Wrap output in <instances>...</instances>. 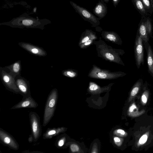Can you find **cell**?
Masks as SVG:
<instances>
[{
  "label": "cell",
  "mask_w": 153,
  "mask_h": 153,
  "mask_svg": "<svg viewBox=\"0 0 153 153\" xmlns=\"http://www.w3.org/2000/svg\"><path fill=\"white\" fill-rule=\"evenodd\" d=\"M4 68L7 72L15 77L17 75H21V61H16L9 65L5 66Z\"/></svg>",
  "instance_id": "obj_17"
},
{
  "label": "cell",
  "mask_w": 153,
  "mask_h": 153,
  "mask_svg": "<svg viewBox=\"0 0 153 153\" xmlns=\"http://www.w3.org/2000/svg\"><path fill=\"white\" fill-rule=\"evenodd\" d=\"M101 36L106 40L121 45L122 41L119 35L113 31L103 30L101 32Z\"/></svg>",
  "instance_id": "obj_15"
},
{
  "label": "cell",
  "mask_w": 153,
  "mask_h": 153,
  "mask_svg": "<svg viewBox=\"0 0 153 153\" xmlns=\"http://www.w3.org/2000/svg\"><path fill=\"white\" fill-rule=\"evenodd\" d=\"M16 85L20 92V94L23 97L28 96L31 95L29 82L21 75H17L15 77Z\"/></svg>",
  "instance_id": "obj_11"
},
{
  "label": "cell",
  "mask_w": 153,
  "mask_h": 153,
  "mask_svg": "<svg viewBox=\"0 0 153 153\" xmlns=\"http://www.w3.org/2000/svg\"><path fill=\"white\" fill-rule=\"evenodd\" d=\"M114 6L116 7L118 5L120 0H112Z\"/></svg>",
  "instance_id": "obj_30"
},
{
  "label": "cell",
  "mask_w": 153,
  "mask_h": 153,
  "mask_svg": "<svg viewBox=\"0 0 153 153\" xmlns=\"http://www.w3.org/2000/svg\"><path fill=\"white\" fill-rule=\"evenodd\" d=\"M141 99L143 102L144 103L146 102L147 101V99L146 95L145 94H143L142 95Z\"/></svg>",
  "instance_id": "obj_31"
},
{
  "label": "cell",
  "mask_w": 153,
  "mask_h": 153,
  "mask_svg": "<svg viewBox=\"0 0 153 153\" xmlns=\"http://www.w3.org/2000/svg\"><path fill=\"white\" fill-rule=\"evenodd\" d=\"M144 47L143 41L137 32L134 42V53L136 64L138 69L141 65L144 64Z\"/></svg>",
  "instance_id": "obj_7"
},
{
  "label": "cell",
  "mask_w": 153,
  "mask_h": 153,
  "mask_svg": "<svg viewBox=\"0 0 153 153\" xmlns=\"http://www.w3.org/2000/svg\"><path fill=\"white\" fill-rule=\"evenodd\" d=\"M58 98L57 90L54 88L49 94L45 104L43 121L44 127L48 124L54 115Z\"/></svg>",
  "instance_id": "obj_3"
},
{
  "label": "cell",
  "mask_w": 153,
  "mask_h": 153,
  "mask_svg": "<svg viewBox=\"0 0 153 153\" xmlns=\"http://www.w3.org/2000/svg\"><path fill=\"white\" fill-rule=\"evenodd\" d=\"M0 75L1 81L6 88L16 94H20L16 85L15 77L7 72L4 68L0 67Z\"/></svg>",
  "instance_id": "obj_6"
},
{
  "label": "cell",
  "mask_w": 153,
  "mask_h": 153,
  "mask_svg": "<svg viewBox=\"0 0 153 153\" xmlns=\"http://www.w3.org/2000/svg\"><path fill=\"white\" fill-rule=\"evenodd\" d=\"M152 24L149 19H146L140 24L138 33L143 42H149V38L152 35Z\"/></svg>",
  "instance_id": "obj_10"
},
{
  "label": "cell",
  "mask_w": 153,
  "mask_h": 153,
  "mask_svg": "<svg viewBox=\"0 0 153 153\" xmlns=\"http://www.w3.org/2000/svg\"><path fill=\"white\" fill-rule=\"evenodd\" d=\"M147 139V136L146 134L143 135L139 140V143L141 144H143L146 141Z\"/></svg>",
  "instance_id": "obj_27"
},
{
  "label": "cell",
  "mask_w": 153,
  "mask_h": 153,
  "mask_svg": "<svg viewBox=\"0 0 153 153\" xmlns=\"http://www.w3.org/2000/svg\"><path fill=\"white\" fill-rule=\"evenodd\" d=\"M66 141V137L64 136H60L56 140L55 145L58 148H62L64 145Z\"/></svg>",
  "instance_id": "obj_21"
},
{
  "label": "cell",
  "mask_w": 153,
  "mask_h": 153,
  "mask_svg": "<svg viewBox=\"0 0 153 153\" xmlns=\"http://www.w3.org/2000/svg\"><path fill=\"white\" fill-rule=\"evenodd\" d=\"M38 106V104L30 95L23 98L22 100L11 108L10 109H15L25 108H36Z\"/></svg>",
  "instance_id": "obj_13"
},
{
  "label": "cell",
  "mask_w": 153,
  "mask_h": 153,
  "mask_svg": "<svg viewBox=\"0 0 153 153\" xmlns=\"http://www.w3.org/2000/svg\"><path fill=\"white\" fill-rule=\"evenodd\" d=\"M62 74L63 76L70 78H75L78 75L77 71L72 69L63 70Z\"/></svg>",
  "instance_id": "obj_20"
},
{
  "label": "cell",
  "mask_w": 153,
  "mask_h": 153,
  "mask_svg": "<svg viewBox=\"0 0 153 153\" xmlns=\"http://www.w3.org/2000/svg\"><path fill=\"white\" fill-rule=\"evenodd\" d=\"M70 148L71 151L73 152H78L79 149V146L76 144H72L70 146Z\"/></svg>",
  "instance_id": "obj_25"
},
{
  "label": "cell",
  "mask_w": 153,
  "mask_h": 153,
  "mask_svg": "<svg viewBox=\"0 0 153 153\" xmlns=\"http://www.w3.org/2000/svg\"><path fill=\"white\" fill-rule=\"evenodd\" d=\"M144 8L149 9L150 7V2L149 0H141Z\"/></svg>",
  "instance_id": "obj_26"
},
{
  "label": "cell",
  "mask_w": 153,
  "mask_h": 153,
  "mask_svg": "<svg viewBox=\"0 0 153 153\" xmlns=\"http://www.w3.org/2000/svg\"><path fill=\"white\" fill-rule=\"evenodd\" d=\"M135 108H136V107L135 105H132L129 108V111L130 112H132L133 110Z\"/></svg>",
  "instance_id": "obj_33"
},
{
  "label": "cell",
  "mask_w": 153,
  "mask_h": 153,
  "mask_svg": "<svg viewBox=\"0 0 153 153\" xmlns=\"http://www.w3.org/2000/svg\"><path fill=\"white\" fill-rule=\"evenodd\" d=\"M94 44L96 46L98 56L106 60L125 65L120 57V55L122 56L125 53L123 50L113 49L101 39L95 41Z\"/></svg>",
  "instance_id": "obj_1"
},
{
  "label": "cell",
  "mask_w": 153,
  "mask_h": 153,
  "mask_svg": "<svg viewBox=\"0 0 153 153\" xmlns=\"http://www.w3.org/2000/svg\"><path fill=\"white\" fill-rule=\"evenodd\" d=\"M31 134L34 141L36 142L41 136L42 129L40 122V118L36 112L30 111L29 114Z\"/></svg>",
  "instance_id": "obj_8"
},
{
  "label": "cell",
  "mask_w": 153,
  "mask_h": 153,
  "mask_svg": "<svg viewBox=\"0 0 153 153\" xmlns=\"http://www.w3.org/2000/svg\"><path fill=\"white\" fill-rule=\"evenodd\" d=\"M137 8L141 12H145V9L143 6L141 0H133Z\"/></svg>",
  "instance_id": "obj_23"
},
{
  "label": "cell",
  "mask_w": 153,
  "mask_h": 153,
  "mask_svg": "<svg viewBox=\"0 0 153 153\" xmlns=\"http://www.w3.org/2000/svg\"><path fill=\"white\" fill-rule=\"evenodd\" d=\"M70 3L76 12L78 13L84 20L89 23L92 27H96L100 25L99 18L96 17L87 9L80 6L73 1H70Z\"/></svg>",
  "instance_id": "obj_5"
},
{
  "label": "cell",
  "mask_w": 153,
  "mask_h": 153,
  "mask_svg": "<svg viewBox=\"0 0 153 153\" xmlns=\"http://www.w3.org/2000/svg\"><path fill=\"white\" fill-rule=\"evenodd\" d=\"M100 88L99 86L96 84L92 82L89 83V89L91 91H95Z\"/></svg>",
  "instance_id": "obj_24"
},
{
  "label": "cell",
  "mask_w": 153,
  "mask_h": 153,
  "mask_svg": "<svg viewBox=\"0 0 153 153\" xmlns=\"http://www.w3.org/2000/svg\"><path fill=\"white\" fill-rule=\"evenodd\" d=\"M126 74V73L121 71L111 72L109 70L102 69L93 65L88 76L93 78L111 79L123 77Z\"/></svg>",
  "instance_id": "obj_4"
},
{
  "label": "cell",
  "mask_w": 153,
  "mask_h": 153,
  "mask_svg": "<svg viewBox=\"0 0 153 153\" xmlns=\"http://www.w3.org/2000/svg\"><path fill=\"white\" fill-rule=\"evenodd\" d=\"M114 140L115 144L118 145V143H120V139L117 137H114Z\"/></svg>",
  "instance_id": "obj_28"
},
{
  "label": "cell",
  "mask_w": 153,
  "mask_h": 153,
  "mask_svg": "<svg viewBox=\"0 0 153 153\" xmlns=\"http://www.w3.org/2000/svg\"><path fill=\"white\" fill-rule=\"evenodd\" d=\"M144 47L146 49L147 53V63L148 71L153 77V52L151 46L148 42H143Z\"/></svg>",
  "instance_id": "obj_16"
},
{
  "label": "cell",
  "mask_w": 153,
  "mask_h": 153,
  "mask_svg": "<svg viewBox=\"0 0 153 153\" xmlns=\"http://www.w3.org/2000/svg\"><path fill=\"white\" fill-rule=\"evenodd\" d=\"M97 36L96 35L86 42L79 45V46L82 49L86 48L93 44H94L95 41V40L97 39Z\"/></svg>",
  "instance_id": "obj_22"
},
{
  "label": "cell",
  "mask_w": 153,
  "mask_h": 153,
  "mask_svg": "<svg viewBox=\"0 0 153 153\" xmlns=\"http://www.w3.org/2000/svg\"><path fill=\"white\" fill-rule=\"evenodd\" d=\"M48 20L36 19L31 17L20 16L7 23L2 24L13 27L38 28L43 29L44 26L48 24Z\"/></svg>",
  "instance_id": "obj_2"
},
{
  "label": "cell",
  "mask_w": 153,
  "mask_h": 153,
  "mask_svg": "<svg viewBox=\"0 0 153 153\" xmlns=\"http://www.w3.org/2000/svg\"><path fill=\"white\" fill-rule=\"evenodd\" d=\"M0 140L4 145L13 149L17 150L19 145L15 139L10 134L0 128Z\"/></svg>",
  "instance_id": "obj_9"
},
{
  "label": "cell",
  "mask_w": 153,
  "mask_h": 153,
  "mask_svg": "<svg viewBox=\"0 0 153 153\" xmlns=\"http://www.w3.org/2000/svg\"><path fill=\"white\" fill-rule=\"evenodd\" d=\"M19 45L31 54L39 56H45L46 52L42 48L32 44L23 42H20Z\"/></svg>",
  "instance_id": "obj_12"
},
{
  "label": "cell",
  "mask_w": 153,
  "mask_h": 153,
  "mask_svg": "<svg viewBox=\"0 0 153 153\" xmlns=\"http://www.w3.org/2000/svg\"><path fill=\"white\" fill-rule=\"evenodd\" d=\"M96 35V33L92 30L86 29L81 35L79 43V45L86 42Z\"/></svg>",
  "instance_id": "obj_19"
},
{
  "label": "cell",
  "mask_w": 153,
  "mask_h": 153,
  "mask_svg": "<svg viewBox=\"0 0 153 153\" xmlns=\"http://www.w3.org/2000/svg\"><path fill=\"white\" fill-rule=\"evenodd\" d=\"M28 141L30 143H32L34 141V138L32 134H31L29 135V137L28 139Z\"/></svg>",
  "instance_id": "obj_29"
},
{
  "label": "cell",
  "mask_w": 153,
  "mask_h": 153,
  "mask_svg": "<svg viewBox=\"0 0 153 153\" xmlns=\"http://www.w3.org/2000/svg\"><path fill=\"white\" fill-rule=\"evenodd\" d=\"M66 130V128L63 127L48 128L44 133L43 138L44 139H51Z\"/></svg>",
  "instance_id": "obj_18"
},
{
  "label": "cell",
  "mask_w": 153,
  "mask_h": 153,
  "mask_svg": "<svg viewBox=\"0 0 153 153\" xmlns=\"http://www.w3.org/2000/svg\"><path fill=\"white\" fill-rule=\"evenodd\" d=\"M94 14L100 20L104 17L107 13L106 3L103 0H99L93 10Z\"/></svg>",
  "instance_id": "obj_14"
},
{
  "label": "cell",
  "mask_w": 153,
  "mask_h": 153,
  "mask_svg": "<svg viewBox=\"0 0 153 153\" xmlns=\"http://www.w3.org/2000/svg\"><path fill=\"white\" fill-rule=\"evenodd\" d=\"M105 3H108L110 0H103Z\"/></svg>",
  "instance_id": "obj_34"
},
{
  "label": "cell",
  "mask_w": 153,
  "mask_h": 153,
  "mask_svg": "<svg viewBox=\"0 0 153 153\" xmlns=\"http://www.w3.org/2000/svg\"><path fill=\"white\" fill-rule=\"evenodd\" d=\"M117 133L120 134L122 135H124L125 134V131L121 129H118L117 130Z\"/></svg>",
  "instance_id": "obj_32"
}]
</instances>
